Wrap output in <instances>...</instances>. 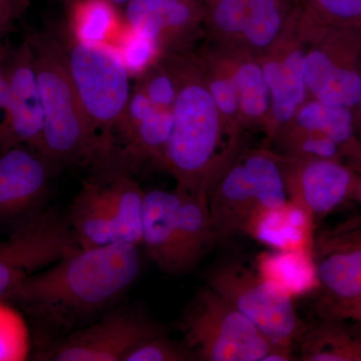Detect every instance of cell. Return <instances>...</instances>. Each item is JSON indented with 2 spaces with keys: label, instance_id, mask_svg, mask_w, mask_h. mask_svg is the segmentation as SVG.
<instances>
[{
  "label": "cell",
  "instance_id": "6da1fadb",
  "mask_svg": "<svg viewBox=\"0 0 361 361\" xmlns=\"http://www.w3.org/2000/svg\"><path fill=\"white\" fill-rule=\"evenodd\" d=\"M141 268L139 246L133 244L80 249L26 278L1 301L54 329H78L118 300Z\"/></svg>",
  "mask_w": 361,
  "mask_h": 361
},
{
  "label": "cell",
  "instance_id": "7a4b0ae2",
  "mask_svg": "<svg viewBox=\"0 0 361 361\" xmlns=\"http://www.w3.org/2000/svg\"><path fill=\"white\" fill-rule=\"evenodd\" d=\"M161 61L174 77L177 94L172 133L161 167L173 176L176 188L207 197L241 151V140L226 129L195 52L171 54Z\"/></svg>",
  "mask_w": 361,
  "mask_h": 361
},
{
  "label": "cell",
  "instance_id": "3957f363",
  "mask_svg": "<svg viewBox=\"0 0 361 361\" xmlns=\"http://www.w3.org/2000/svg\"><path fill=\"white\" fill-rule=\"evenodd\" d=\"M44 111V129L37 149L59 169L108 159L71 78L66 51L49 33H26Z\"/></svg>",
  "mask_w": 361,
  "mask_h": 361
},
{
  "label": "cell",
  "instance_id": "277c9868",
  "mask_svg": "<svg viewBox=\"0 0 361 361\" xmlns=\"http://www.w3.org/2000/svg\"><path fill=\"white\" fill-rule=\"evenodd\" d=\"M183 343L202 361H262L274 344L207 285L197 292L180 323Z\"/></svg>",
  "mask_w": 361,
  "mask_h": 361
},
{
  "label": "cell",
  "instance_id": "5b68a950",
  "mask_svg": "<svg viewBox=\"0 0 361 361\" xmlns=\"http://www.w3.org/2000/svg\"><path fill=\"white\" fill-rule=\"evenodd\" d=\"M66 51L85 115L110 158L115 142L114 133L129 103V71L118 49L106 42H80L71 37Z\"/></svg>",
  "mask_w": 361,
  "mask_h": 361
},
{
  "label": "cell",
  "instance_id": "8992f818",
  "mask_svg": "<svg viewBox=\"0 0 361 361\" xmlns=\"http://www.w3.org/2000/svg\"><path fill=\"white\" fill-rule=\"evenodd\" d=\"M207 280L210 288L249 318L275 345L293 346L307 326L286 289L241 263H221Z\"/></svg>",
  "mask_w": 361,
  "mask_h": 361
},
{
  "label": "cell",
  "instance_id": "52a82bcc",
  "mask_svg": "<svg viewBox=\"0 0 361 361\" xmlns=\"http://www.w3.org/2000/svg\"><path fill=\"white\" fill-rule=\"evenodd\" d=\"M78 250L68 215L56 207L21 220L8 239L0 242V301L26 278Z\"/></svg>",
  "mask_w": 361,
  "mask_h": 361
},
{
  "label": "cell",
  "instance_id": "ba28073f",
  "mask_svg": "<svg viewBox=\"0 0 361 361\" xmlns=\"http://www.w3.org/2000/svg\"><path fill=\"white\" fill-rule=\"evenodd\" d=\"M360 30L300 26L306 42L304 77L310 97L351 110L358 106L361 73L353 59Z\"/></svg>",
  "mask_w": 361,
  "mask_h": 361
},
{
  "label": "cell",
  "instance_id": "9c48e42d",
  "mask_svg": "<svg viewBox=\"0 0 361 361\" xmlns=\"http://www.w3.org/2000/svg\"><path fill=\"white\" fill-rule=\"evenodd\" d=\"M314 272L323 319H345L361 300V222L348 221L318 236Z\"/></svg>",
  "mask_w": 361,
  "mask_h": 361
},
{
  "label": "cell",
  "instance_id": "30bf717a",
  "mask_svg": "<svg viewBox=\"0 0 361 361\" xmlns=\"http://www.w3.org/2000/svg\"><path fill=\"white\" fill-rule=\"evenodd\" d=\"M164 329L135 311L118 310L102 319L71 332L51 349L54 361H123L141 342Z\"/></svg>",
  "mask_w": 361,
  "mask_h": 361
},
{
  "label": "cell",
  "instance_id": "8fae6325",
  "mask_svg": "<svg viewBox=\"0 0 361 361\" xmlns=\"http://www.w3.org/2000/svg\"><path fill=\"white\" fill-rule=\"evenodd\" d=\"M281 157L289 201L310 226L355 195L357 177L339 160Z\"/></svg>",
  "mask_w": 361,
  "mask_h": 361
},
{
  "label": "cell",
  "instance_id": "7c38bea8",
  "mask_svg": "<svg viewBox=\"0 0 361 361\" xmlns=\"http://www.w3.org/2000/svg\"><path fill=\"white\" fill-rule=\"evenodd\" d=\"M2 73L8 87V102L0 116V154L20 145L37 151L44 129V111L32 47L25 37Z\"/></svg>",
  "mask_w": 361,
  "mask_h": 361
},
{
  "label": "cell",
  "instance_id": "4fadbf2b",
  "mask_svg": "<svg viewBox=\"0 0 361 361\" xmlns=\"http://www.w3.org/2000/svg\"><path fill=\"white\" fill-rule=\"evenodd\" d=\"M305 54L306 42L297 20L272 49L257 58L270 94L269 120L264 130L268 141L291 122L310 99L304 77Z\"/></svg>",
  "mask_w": 361,
  "mask_h": 361
},
{
  "label": "cell",
  "instance_id": "5bb4252c",
  "mask_svg": "<svg viewBox=\"0 0 361 361\" xmlns=\"http://www.w3.org/2000/svg\"><path fill=\"white\" fill-rule=\"evenodd\" d=\"M205 7L198 0H130L126 23L158 47L161 56L191 52L204 32Z\"/></svg>",
  "mask_w": 361,
  "mask_h": 361
},
{
  "label": "cell",
  "instance_id": "9a60e30c",
  "mask_svg": "<svg viewBox=\"0 0 361 361\" xmlns=\"http://www.w3.org/2000/svg\"><path fill=\"white\" fill-rule=\"evenodd\" d=\"M59 170L25 145L0 154V220H23L39 212L51 178Z\"/></svg>",
  "mask_w": 361,
  "mask_h": 361
},
{
  "label": "cell",
  "instance_id": "2e32d148",
  "mask_svg": "<svg viewBox=\"0 0 361 361\" xmlns=\"http://www.w3.org/2000/svg\"><path fill=\"white\" fill-rule=\"evenodd\" d=\"M207 198L217 244L224 243L240 233H251L258 206L242 151L213 183Z\"/></svg>",
  "mask_w": 361,
  "mask_h": 361
},
{
  "label": "cell",
  "instance_id": "e0dca14e",
  "mask_svg": "<svg viewBox=\"0 0 361 361\" xmlns=\"http://www.w3.org/2000/svg\"><path fill=\"white\" fill-rule=\"evenodd\" d=\"M179 208L177 189L152 190L145 193L142 245L153 262L168 274H182L178 244Z\"/></svg>",
  "mask_w": 361,
  "mask_h": 361
},
{
  "label": "cell",
  "instance_id": "ac0fdd59",
  "mask_svg": "<svg viewBox=\"0 0 361 361\" xmlns=\"http://www.w3.org/2000/svg\"><path fill=\"white\" fill-rule=\"evenodd\" d=\"M236 85L240 127L265 130L269 120L270 94L260 61L243 49H222Z\"/></svg>",
  "mask_w": 361,
  "mask_h": 361
},
{
  "label": "cell",
  "instance_id": "d6986e66",
  "mask_svg": "<svg viewBox=\"0 0 361 361\" xmlns=\"http://www.w3.org/2000/svg\"><path fill=\"white\" fill-rule=\"evenodd\" d=\"M299 14L297 0H245L241 49L262 56L296 25Z\"/></svg>",
  "mask_w": 361,
  "mask_h": 361
},
{
  "label": "cell",
  "instance_id": "ffe728a7",
  "mask_svg": "<svg viewBox=\"0 0 361 361\" xmlns=\"http://www.w3.org/2000/svg\"><path fill=\"white\" fill-rule=\"evenodd\" d=\"M68 222L80 249L118 243L115 224L97 183L85 180L68 214Z\"/></svg>",
  "mask_w": 361,
  "mask_h": 361
},
{
  "label": "cell",
  "instance_id": "44dd1931",
  "mask_svg": "<svg viewBox=\"0 0 361 361\" xmlns=\"http://www.w3.org/2000/svg\"><path fill=\"white\" fill-rule=\"evenodd\" d=\"M176 189L180 193L178 244L180 269L185 273L193 269L217 242L211 224L208 198Z\"/></svg>",
  "mask_w": 361,
  "mask_h": 361
},
{
  "label": "cell",
  "instance_id": "7402d4cb",
  "mask_svg": "<svg viewBox=\"0 0 361 361\" xmlns=\"http://www.w3.org/2000/svg\"><path fill=\"white\" fill-rule=\"evenodd\" d=\"M244 166L257 201L258 214L251 233L268 213L278 212L290 205L285 183L282 157L269 149L242 152Z\"/></svg>",
  "mask_w": 361,
  "mask_h": 361
},
{
  "label": "cell",
  "instance_id": "603a6c76",
  "mask_svg": "<svg viewBox=\"0 0 361 361\" xmlns=\"http://www.w3.org/2000/svg\"><path fill=\"white\" fill-rule=\"evenodd\" d=\"M303 361H361V327L346 326L342 319H326L306 326L297 339Z\"/></svg>",
  "mask_w": 361,
  "mask_h": 361
},
{
  "label": "cell",
  "instance_id": "cb8c5ba5",
  "mask_svg": "<svg viewBox=\"0 0 361 361\" xmlns=\"http://www.w3.org/2000/svg\"><path fill=\"white\" fill-rule=\"evenodd\" d=\"M99 186L115 224L118 242L142 245V207L146 192L126 173L114 176L110 182Z\"/></svg>",
  "mask_w": 361,
  "mask_h": 361
},
{
  "label": "cell",
  "instance_id": "d4e9b609",
  "mask_svg": "<svg viewBox=\"0 0 361 361\" xmlns=\"http://www.w3.org/2000/svg\"><path fill=\"white\" fill-rule=\"evenodd\" d=\"M195 54L226 129L235 139L241 140L238 92L224 52L216 45L207 44Z\"/></svg>",
  "mask_w": 361,
  "mask_h": 361
},
{
  "label": "cell",
  "instance_id": "484cf974",
  "mask_svg": "<svg viewBox=\"0 0 361 361\" xmlns=\"http://www.w3.org/2000/svg\"><path fill=\"white\" fill-rule=\"evenodd\" d=\"M289 123L306 132L329 137L341 147L343 155H348L358 144L355 140L351 109L331 106L310 97Z\"/></svg>",
  "mask_w": 361,
  "mask_h": 361
},
{
  "label": "cell",
  "instance_id": "4316f807",
  "mask_svg": "<svg viewBox=\"0 0 361 361\" xmlns=\"http://www.w3.org/2000/svg\"><path fill=\"white\" fill-rule=\"evenodd\" d=\"M123 26L115 4L109 0H75L71 4V39L110 44Z\"/></svg>",
  "mask_w": 361,
  "mask_h": 361
},
{
  "label": "cell",
  "instance_id": "83f0119b",
  "mask_svg": "<svg viewBox=\"0 0 361 361\" xmlns=\"http://www.w3.org/2000/svg\"><path fill=\"white\" fill-rule=\"evenodd\" d=\"M204 32L208 44L241 49L245 25V0H204Z\"/></svg>",
  "mask_w": 361,
  "mask_h": 361
},
{
  "label": "cell",
  "instance_id": "f1b7e54d",
  "mask_svg": "<svg viewBox=\"0 0 361 361\" xmlns=\"http://www.w3.org/2000/svg\"><path fill=\"white\" fill-rule=\"evenodd\" d=\"M300 20L331 30H361V0H297Z\"/></svg>",
  "mask_w": 361,
  "mask_h": 361
},
{
  "label": "cell",
  "instance_id": "f546056e",
  "mask_svg": "<svg viewBox=\"0 0 361 361\" xmlns=\"http://www.w3.org/2000/svg\"><path fill=\"white\" fill-rule=\"evenodd\" d=\"M269 142L276 145L273 151L285 158L338 160L343 155L341 147L329 137L298 129L290 123L278 130Z\"/></svg>",
  "mask_w": 361,
  "mask_h": 361
},
{
  "label": "cell",
  "instance_id": "4dcf8cb0",
  "mask_svg": "<svg viewBox=\"0 0 361 361\" xmlns=\"http://www.w3.org/2000/svg\"><path fill=\"white\" fill-rule=\"evenodd\" d=\"M113 47L120 52L130 77L141 78L163 59L157 45L127 23L118 32Z\"/></svg>",
  "mask_w": 361,
  "mask_h": 361
},
{
  "label": "cell",
  "instance_id": "1f68e13d",
  "mask_svg": "<svg viewBox=\"0 0 361 361\" xmlns=\"http://www.w3.org/2000/svg\"><path fill=\"white\" fill-rule=\"evenodd\" d=\"M28 350L23 318L11 304L0 301V361L23 360Z\"/></svg>",
  "mask_w": 361,
  "mask_h": 361
},
{
  "label": "cell",
  "instance_id": "d6a6232c",
  "mask_svg": "<svg viewBox=\"0 0 361 361\" xmlns=\"http://www.w3.org/2000/svg\"><path fill=\"white\" fill-rule=\"evenodd\" d=\"M194 360L183 342L172 341L166 332L149 337L135 346L123 361Z\"/></svg>",
  "mask_w": 361,
  "mask_h": 361
},
{
  "label": "cell",
  "instance_id": "836d02e7",
  "mask_svg": "<svg viewBox=\"0 0 361 361\" xmlns=\"http://www.w3.org/2000/svg\"><path fill=\"white\" fill-rule=\"evenodd\" d=\"M137 84L156 108L172 110L177 87L174 77L161 59L139 78Z\"/></svg>",
  "mask_w": 361,
  "mask_h": 361
},
{
  "label": "cell",
  "instance_id": "e575fe53",
  "mask_svg": "<svg viewBox=\"0 0 361 361\" xmlns=\"http://www.w3.org/2000/svg\"><path fill=\"white\" fill-rule=\"evenodd\" d=\"M30 6V0H0V20L11 25L18 20Z\"/></svg>",
  "mask_w": 361,
  "mask_h": 361
},
{
  "label": "cell",
  "instance_id": "d590c367",
  "mask_svg": "<svg viewBox=\"0 0 361 361\" xmlns=\"http://www.w3.org/2000/svg\"><path fill=\"white\" fill-rule=\"evenodd\" d=\"M294 357L293 349L288 345H273L269 353L263 357L262 361H291Z\"/></svg>",
  "mask_w": 361,
  "mask_h": 361
},
{
  "label": "cell",
  "instance_id": "8d00e7d4",
  "mask_svg": "<svg viewBox=\"0 0 361 361\" xmlns=\"http://www.w3.org/2000/svg\"><path fill=\"white\" fill-rule=\"evenodd\" d=\"M7 102H8V87H7L6 78L2 73L1 66H0V114L4 113V111L6 110Z\"/></svg>",
  "mask_w": 361,
  "mask_h": 361
},
{
  "label": "cell",
  "instance_id": "74e56055",
  "mask_svg": "<svg viewBox=\"0 0 361 361\" xmlns=\"http://www.w3.org/2000/svg\"><path fill=\"white\" fill-rule=\"evenodd\" d=\"M348 318L355 320L357 324L361 327V300L358 301V302L349 310V312L345 316V319H348Z\"/></svg>",
  "mask_w": 361,
  "mask_h": 361
},
{
  "label": "cell",
  "instance_id": "f35d334b",
  "mask_svg": "<svg viewBox=\"0 0 361 361\" xmlns=\"http://www.w3.org/2000/svg\"><path fill=\"white\" fill-rule=\"evenodd\" d=\"M353 196L356 197L361 203V178H357V180H356L355 191Z\"/></svg>",
  "mask_w": 361,
  "mask_h": 361
},
{
  "label": "cell",
  "instance_id": "ab89813d",
  "mask_svg": "<svg viewBox=\"0 0 361 361\" xmlns=\"http://www.w3.org/2000/svg\"><path fill=\"white\" fill-rule=\"evenodd\" d=\"M8 25H6V23H2V21L0 20V45H1L2 37H4V33H6L7 27H8Z\"/></svg>",
  "mask_w": 361,
  "mask_h": 361
},
{
  "label": "cell",
  "instance_id": "60d3db41",
  "mask_svg": "<svg viewBox=\"0 0 361 361\" xmlns=\"http://www.w3.org/2000/svg\"><path fill=\"white\" fill-rule=\"evenodd\" d=\"M358 106H360V114H361V97H360V103H358Z\"/></svg>",
  "mask_w": 361,
  "mask_h": 361
},
{
  "label": "cell",
  "instance_id": "b9f144b4",
  "mask_svg": "<svg viewBox=\"0 0 361 361\" xmlns=\"http://www.w3.org/2000/svg\"><path fill=\"white\" fill-rule=\"evenodd\" d=\"M198 1H204V0H198Z\"/></svg>",
  "mask_w": 361,
  "mask_h": 361
}]
</instances>
